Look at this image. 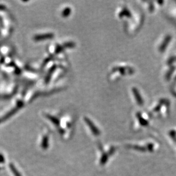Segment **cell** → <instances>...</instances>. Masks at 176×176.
Instances as JSON below:
<instances>
[{"label": "cell", "instance_id": "obj_1", "mask_svg": "<svg viewBox=\"0 0 176 176\" xmlns=\"http://www.w3.org/2000/svg\"><path fill=\"white\" fill-rule=\"evenodd\" d=\"M53 37V34H41V35H37L35 37V40H41L45 39H48Z\"/></svg>", "mask_w": 176, "mask_h": 176}]
</instances>
